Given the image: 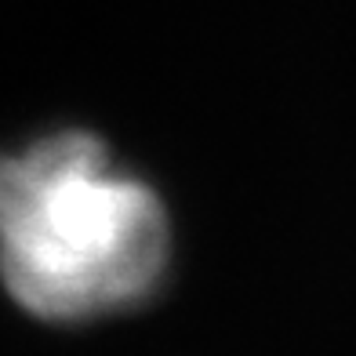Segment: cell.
<instances>
[{"instance_id": "cell-1", "label": "cell", "mask_w": 356, "mask_h": 356, "mask_svg": "<svg viewBox=\"0 0 356 356\" xmlns=\"http://www.w3.org/2000/svg\"><path fill=\"white\" fill-rule=\"evenodd\" d=\"M168 269V207L102 138L51 131L0 153V280L19 309L47 323L120 316Z\"/></svg>"}]
</instances>
